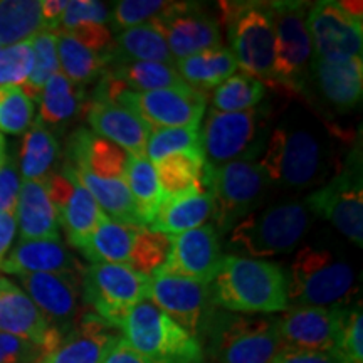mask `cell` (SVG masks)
<instances>
[{"label": "cell", "mask_w": 363, "mask_h": 363, "mask_svg": "<svg viewBox=\"0 0 363 363\" xmlns=\"http://www.w3.org/2000/svg\"><path fill=\"white\" fill-rule=\"evenodd\" d=\"M150 278L128 264H89L81 272V298L99 320L116 330L126 313L148 301Z\"/></svg>", "instance_id": "8fae6325"}, {"label": "cell", "mask_w": 363, "mask_h": 363, "mask_svg": "<svg viewBox=\"0 0 363 363\" xmlns=\"http://www.w3.org/2000/svg\"><path fill=\"white\" fill-rule=\"evenodd\" d=\"M116 330L128 347L148 363H202L201 340L182 328L152 301L131 308Z\"/></svg>", "instance_id": "277c9868"}, {"label": "cell", "mask_w": 363, "mask_h": 363, "mask_svg": "<svg viewBox=\"0 0 363 363\" xmlns=\"http://www.w3.org/2000/svg\"><path fill=\"white\" fill-rule=\"evenodd\" d=\"M0 333L29 340L39 345L45 355L62 342L24 289L7 278H0Z\"/></svg>", "instance_id": "ffe728a7"}, {"label": "cell", "mask_w": 363, "mask_h": 363, "mask_svg": "<svg viewBox=\"0 0 363 363\" xmlns=\"http://www.w3.org/2000/svg\"><path fill=\"white\" fill-rule=\"evenodd\" d=\"M34 120V101L21 86L0 88V131L11 135L24 133Z\"/></svg>", "instance_id": "ee69618b"}, {"label": "cell", "mask_w": 363, "mask_h": 363, "mask_svg": "<svg viewBox=\"0 0 363 363\" xmlns=\"http://www.w3.org/2000/svg\"><path fill=\"white\" fill-rule=\"evenodd\" d=\"M115 101L135 111L152 128H182L201 125L207 94L192 88L123 91Z\"/></svg>", "instance_id": "4fadbf2b"}, {"label": "cell", "mask_w": 363, "mask_h": 363, "mask_svg": "<svg viewBox=\"0 0 363 363\" xmlns=\"http://www.w3.org/2000/svg\"><path fill=\"white\" fill-rule=\"evenodd\" d=\"M155 170L165 199L207 190V162L203 155H195V153L172 155L155 163Z\"/></svg>", "instance_id": "836d02e7"}, {"label": "cell", "mask_w": 363, "mask_h": 363, "mask_svg": "<svg viewBox=\"0 0 363 363\" xmlns=\"http://www.w3.org/2000/svg\"><path fill=\"white\" fill-rule=\"evenodd\" d=\"M21 240H61L59 220L44 180H24L16 207Z\"/></svg>", "instance_id": "d4e9b609"}, {"label": "cell", "mask_w": 363, "mask_h": 363, "mask_svg": "<svg viewBox=\"0 0 363 363\" xmlns=\"http://www.w3.org/2000/svg\"><path fill=\"white\" fill-rule=\"evenodd\" d=\"M266 94V86L246 72H238L219 84L212 96L214 110L220 113H239L256 108Z\"/></svg>", "instance_id": "ab89813d"}, {"label": "cell", "mask_w": 363, "mask_h": 363, "mask_svg": "<svg viewBox=\"0 0 363 363\" xmlns=\"http://www.w3.org/2000/svg\"><path fill=\"white\" fill-rule=\"evenodd\" d=\"M34 49V69L30 72L29 79L21 86L22 91L33 101H38L40 91L44 84L57 74L59 71V59H57V45L56 34L51 30H40L30 39Z\"/></svg>", "instance_id": "7bdbcfd3"}, {"label": "cell", "mask_w": 363, "mask_h": 363, "mask_svg": "<svg viewBox=\"0 0 363 363\" xmlns=\"http://www.w3.org/2000/svg\"><path fill=\"white\" fill-rule=\"evenodd\" d=\"M169 6L170 2L163 0H121L113 4L111 24L118 30L147 24L157 19Z\"/></svg>", "instance_id": "bcb514c9"}, {"label": "cell", "mask_w": 363, "mask_h": 363, "mask_svg": "<svg viewBox=\"0 0 363 363\" xmlns=\"http://www.w3.org/2000/svg\"><path fill=\"white\" fill-rule=\"evenodd\" d=\"M88 123L94 135L123 148L131 157H145L152 126L116 101H91Z\"/></svg>", "instance_id": "44dd1931"}, {"label": "cell", "mask_w": 363, "mask_h": 363, "mask_svg": "<svg viewBox=\"0 0 363 363\" xmlns=\"http://www.w3.org/2000/svg\"><path fill=\"white\" fill-rule=\"evenodd\" d=\"M21 175L11 158L0 167V214H16L21 192Z\"/></svg>", "instance_id": "f907efd6"}, {"label": "cell", "mask_w": 363, "mask_h": 363, "mask_svg": "<svg viewBox=\"0 0 363 363\" xmlns=\"http://www.w3.org/2000/svg\"><path fill=\"white\" fill-rule=\"evenodd\" d=\"M175 69L185 84L207 94V91L217 88L238 69V62L233 52L224 45L202 51L194 56L175 62Z\"/></svg>", "instance_id": "f546056e"}, {"label": "cell", "mask_w": 363, "mask_h": 363, "mask_svg": "<svg viewBox=\"0 0 363 363\" xmlns=\"http://www.w3.org/2000/svg\"><path fill=\"white\" fill-rule=\"evenodd\" d=\"M61 33L69 34L72 39L78 40L79 44L93 49L96 52H110L113 49V35L106 26L103 24H83L72 27L69 30H61Z\"/></svg>", "instance_id": "816d5d0a"}, {"label": "cell", "mask_w": 363, "mask_h": 363, "mask_svg": "<svg viewBox=\"0 0 363 363\" xmlns=\"http://www.w3.org/2000/svg\"><path fill=\"white\" fill-rule=\"evenodd\" d=\"M276 34L274 88L303 94L311 72L313 45L306 27V2H271Z\"/></svg>", "instance_id": "9c48e42d"}, {"label": "cell", "mask_w": 363, "mask_h": 363, "mask_svg": "<svg viewBox=\"0 0 363 363\" xmlns=\"http://www.w3.org/2000/svg\"><path fill=\"white\" fill-rule=\"evenodd\" d=\"M222 254L219 233L212 224H203L197 229L174 235L172 254L165 271L175 272L202 284H211L219 272Z\"/></svg>", "instance_id": "d6986e66"}, {"label": "cell", "mask_w": 363, "mask_h": 363, "mask_svg": "<svg viewBox=\"0 0 363 363\" xmlns=\"http://www.w3.org/2000/svg\"><path fill=\"white\" fill-rule=\"evenodd\" d=\"M313 59L348 61L362 59L363 24L347 16L338 2H316L306 13Z\"/></svg>", "instance_id": "2e32d148"}, {"label": "cell", "mask_w": 363, "mask_h": 363, "mask_svg": "<svg viewBox=\"0 0 363 363\" xmlns=\"http://www.w3.org/2000/svg\"><path fill=\"white\" fill-rule=\"evenodd\" d=\"M148 301L199 340L216 308L211 296V284L197 283L165 269L150 276Z\"/></svg>", "instance_id": "7c38bea8"}, {"label": "cell", "mask_w": 363, "mask_h": 363, "mask_svg": "<svg viewBox=\"0 0 363 363\" xmlns=\"http://www.w3.org/2000/svg\"><path fill=\"white\" fill-rule=\"evenodd\" d=\"M311 74L318 91L338 110L355 108L362 99L363 62L362 59L348 61H321L313 59Z\"/></svg>", "instance_id": "484cf974"}, {"label": "cell", "mask_w": 363, "mask_h": 363, "mask_svg": "<svg viewBox=\"0 0 363 363\" xmlns=\"http://www.w3.org/2000/svg\"><path fill=\"white\" fill-rule=\"evenodd\" d=\"M310 212L301 202H286L244 217L230 230L229 244L252 259L291 252L310 229Z\"/></svg>", "instance_id": "52a82bcc"}, {"label": "cell", "mask_w": 363, "mask_h": 363, "mask_svg": "<svg viewBox=\"0 0 363 363\" xmlns=\"http://www.w3.org/2000/svg\"><path fill=\"white\" fill-rule=\"evenodd\" d=\"M214 306L244 315H271L289 308L288 279L281 266L264 259L224 256L211 283Z\"/></svg>", "instance_id": "6da1fadb"}, {"label": "cell", "mask_w": 363, "mask_h": 363, "mask_svg": "<svg viewBox=\"0 0 363 363\" xmlns=\"http://www.w3.org/2000/svg\"><path fill=\"white\" fill-rule=\"evenodd\" d=\"M59 155V145L52 131L40 123L27 130L21 148V174L24 180H44L52 174V165Z\"/></svg>", "instance_id": "f35d334b"}, {"label": "cell", "mask_w": 363, "mask_h": 363, "mask_svg": "<svg viewBox=\"0 0 363 363\" xmlns=\"http://www.w3.org/2000/svg\"><path fill=\"white\" fill-rule=\"evenodd\" d=\"M65 169L69 170L81 182V185L89 190V194L93 195L104 216L120 222V224L142 229L133 197H131L125 180L99 179V177L89 174V172L71 169L67 165H65Z\"/></svg>", "instance_id": "1f68e13d"}, {"label": "cell", "mask_w": 363, "mask_h": 363, "mask_svg": "<svg viewBox=\"0 0 363 363\" xmlns=\"http://www.w3.org/2000/svg\"><path fill=\"white\" fill-rule=\"evenodd\" d=\"M34 69L33 43H24L0 48V88L22 86Z\"/></svg>", "instance_id": "f6af8a7d"}, {"label": "cell", "mask_w": 363, "mask_h": 363, "mask_svg": "<svg viewBox=\"0 0 363 363\" xmlns=\"http://www.w3.org/2000/svg\"><path fill=\"white\" fill-rule=\"evenodd\" d=\"M269 185V177L259 162L235 160L220 167L207 163L206 189L214 199L212 219L219 235L230 233L235 224L252 214Z\"/></svg>", "instance_id": "ba28073f"}, {"label": "cell", "mask_w": 363, "mask_h": 363, "mask_svg": "<svg viewBox=\"0 0 363 363\" xmlns=\"http://www.w3.org/2000/svg\"><path fill=\"white\" fill-rule=\"evenodd\" d=\"M71 175L72 190L67 195V199L61 206L56 207L59 225L65 230L67 242L72 247L79 249L88 240V238L96 229L99 219H101V208L94 201L93 195L88 189L81 185V182L76 179L67 169H62Z\"/></svg>", "instance_id": "83f0119b"}, {"label": "cell", "mask_w": 363, "mask_h": 363, "mask_svg": "<svg viewBox=\"0 0 363 363\" xmlns=\"http://www.w3.org/2000/svg\"><path fill=\"white\" fill-rule=\"evenodd\" d=\"M138 227L120 224L101 214L96 229L78 251L91 264H128Z\"/></svg>", "instance_id": "f1b7e54d"}, {"label": "cell", "mask_w": 363, "mask_h": 363, "mask_svg": "<svg viewBox=\"0 0 363 363\" xmlns=\"http://www.w3.org/2000/svg\"><path fill=\"white\" fill-rule=\"evenodd\" d=\"M38 101V123L59 126L71 121L84 110L86 91L84 86L71 83L62 72H57L44 84Z\"/></svg>", "instance_id": "d6a6232c"}, {"label": "cell", "mask_w": 363, "mask_h": 363, "mask_svg": "<svg viewBox=\"0 0 363 363\" xmlns=\"http://www.w3.org/2000/svg\"><path fill=\"white\" fill-rule=\"evenodd\" d=\"M115 328L99 320L93 313L79 316L78 325L62 338L40 363H101L108 350L120 340Z\"/></svg>", "instance_id": "7402d4cb"}, {"label": "cell", "mask_w": 363, "mask_h": 363, "mask_svg": "<svg viewBox=\"0 0 363 363\" xmlns=\"http://www.w3.org/2000/svg\"><path fill=\"white\" fill-rule=\"evenodd\" d=\"M195 153L203 155L201 130L199 126H182V128H152L147 142L145 157L155 165L172 155Z\"/></svg>", "instance_id": "b9f144b4"}, {"label": "cell", "mask_w": 363, "mask_h": 363, "mask_svg": "<svg viewBox=\"0 0 363 363\" xmlns=\"http://www.w3.org/2000/svg\"><path fill=\"white\" fill-rule=\"evenodd\" d=\"M111 61L160 62V65L175 66V59L172 57L169 45L153 22L121 30L116 40H113Z\"/></svg>", "instance_id": "4dcf8cb0"}, {"label": "cell", "mask_w": 363, "mask_h": 363, "mask_svg": "<svg viewBox=\"0 0 363 363\" xmlns=\"http://www.w3.org/2000/svg\"><path fill=\"white\" fill-rule=\"evenodd\" d=\"M130 155L118 145L94 135L88 128H78L71 135L66 150V165L84 170L99 179H125Z\"/></svg>", "instance_id": "603a6c76"}, {"label": "cell", "mask_w": 363, "mask_h": 363, "mask_svg": "<svg viewBox=\"0 0 363 363\" xmlns=\"http://www.w3.org/2000/svg\"><path fill=\"white\" fill-rule=\"evenodd\" d=\"M214 214V199L208 190L165 199L148 229L167 235H179L206 224Z\"/></svg>", "instance_id": "4316f807"}, {"label": "cell", "mask_w": 363, "mask_h": 363, "mask_svg": "<svg viewBox=\"0 0 363 363\" xmlns=\"http://www.w3.org/2000/svg\"><path fill=\"white\" fill-rule=\"evenodd\" d=\"M44 30L39 0H2L0 2V45L7 48L33 39Z\"/></svg>", "instance_id": "74e56055"}, {"label": "cell", "mask_w": 363, "mask_h": 363, "mask_svg": "<svg viewBox=\"0 0 363 363\" xmlns=\"http://www.w3.org/2000/svg\"><path fill=\"white\" fill-rule=\"evenodd\" d=\"M27 296L62 338L79 321L81 272L17 276Z\"/></svg>", "instance_id": "ac0fdd59"}, {"label": "cell", "mask_w": 363, "mask_h": 363, "mask_svg": "<svg viewBox=\"0 0 363 363\" xmlns=\"http://www.w3.org/2000/svg\"><path fill=\"white\" fill-rule=\"evenodd\" d=\"M45 352L29 340L0 333V363H40Z\"/></svg>", "instance_id": "681fc988"}, {"label": "cell", "mask_w": 363, "mask_h": 363, "mask_svg": "<svg viewBox=\"0 0 363 363\" xmlns=\"http://www.w3.org/2000/svg\"><path fill=\"white\" fill-rule=\"evenodd\" d=\"M259 165L271 184L305 189L330 175V148L315 131L283 125L267 136Z\"/></svg>", "instance_id": "7a4b0ae2"}, {"label": "cell", "mask_w": 363, "mask_h": 363, "mask_svg": "<svg viewBox=\"0 0 363 363\" xmlns=\"http://www.w3.org/2000/svg\"><path fill=\"white\" fill-rule=\"evenodd\" d=\"M306 207L328 220L340 234L362 247L363 187L360 170H342L306 199Z\"/></svg>", "instance_id": "5bb4252c"}, {"label": "cell", "mask_w": 363, "mask_h": 363, "mask_svg": "<svg viewBox=\"0 0 363 363\" xmlns=\"http://www.w3.org/2000/svg\"><path fill=\"white\" fill-rule=\"evenodd\" d=\"M67 7V0H44L40 2V11H43L44 29L56 33L61 24L62 13Z\"/></svg>", "instance_id": "db71d44e"}, {"label": "cell", "mask_w": 363, "mask_h": 363, "mask_svg": "<svg viewBox=\"0 0 363 363\" xmlns=\"http://www.w3.org/2000/svg\"><path fill=\"white\" fill-rule=\"evenodd\" d=\"M104 74L118 81L126 91L187 89L175 66L160 62H116L111 61Z\"/></svg>", "instance_id": "e575fe53"}, {"label": "cell", "mask_w": 363, "mask_h": 363, "mask_svg": "<svg viewBox=\"0 0 363 363\" xmlns=\"http://www.w3.org/2000/svg\"><path fill=\"white\" fill-rule=\"evenodd\" d=\"M271 363H343L335 352L303 350V348L283 347Z\"/></svg>", "instance_id": "f5cc1de1"}, {"label": "cell", "mask_w": 363, "mask_h": 363, "mask_svg": "<svg viewBox=\"0 0 363 363\" xmlns=\"http://www.w3.org/2000/svg\"><path fill=\"white\" fill-rule=\"evenodd\" d=\"M56 45L59 71L66 76L71 83L84 86L91 81L101 78V74L111 62L110 52H96L88 49L86 45L79 44L72 39L69 34L57 30Z\"/></svg>", "instance_id": "d590c367"}, {"label": "cell", "mask_w": 363, "mask_h": 363, "mask_svg": "<svg viewBox=\"0 0 363 363\" xmlns=\"http://www.w3.org/2000/svg\"><path fill=\"white\" fill-rule=\"evenodd\" d=\"M172 244H174L172 235L142 227L135 235L128 266L138 274L150 278L167 266L172 254Z\"/></svg>", "instance_id": "60d3db41"}, {"label": "cell", "mask_w": 363, "mask_h": 363, "mask_svg": "<svg viewBox=\"0 0 363 363\" xmlns=\"http://www.w3.org/2000/svg\"><path fill=\"white\" fill-rule=\"evenodd\" d=\"M291 306L347 308L357 293L355 271L330 249H299L286 272Z\"/></svg>", "instance_id": "3957f363"}, {"label": "cell", "mask_w": 363, "mask_h": 363, "mask_svg": "<svg viewBox=\"0 0 363 363\" xmlns=\"http://www.w3.org/2000/svg\"><path fill=\"white\" fill-rule=\"evenodd\" d=\"M267 115L259 108L239 113H208L201 131L206 162L220 167L235 160H252L264 152L267 142Z\"/></svg>", "instance_id": "30bf717a"}, {"label": "cell", "mask_w": 363, "mask_h": 363, "mask_svg": "<svg viewBox=\"0 0 363 363\" xmlns=\"http://www.w3.org/2000/svg\"><path fill=\"white\" fill-rule=\"evenodd\" d=\"M7 160V153H6V140L4 136L0 135V167L4 165V162Z\"/></svg>", "instance_id": "680465c9"}, {"label": "cell", "mask_w": 363, "mask_h": 363, "mask_svg": "<svg viewBox=\"0 0 363 363\" xmlns=\"http://www.w3.org/2000/svg\"><path fill=\"white\" fill-rule=\"evenodd\" d=\"M338 6L342 7V11L350 16L352 19L362 22L363 16V4L362 2H348V0H343V2H338Z\"/></svg>", "instance_id": "6f0895ef"}, {"label": "cell", "mask_w": 363, "mask_h": 363, "mask_svg": "<svg viewBox=\"0 0 363 363\" xmlns=\"http://www.w3.org/2000/svg\"><path fill=\"white\" fill-rule=\"evenodd\" d=\"M16 214H0V266L11 251L12 240L16 238Z\"/></svg>", "instance_id": "9f6ffc18"}, {"label": "cell", "mask_w": 363, "mask_h": 363, "mask_svg": "<svg viewBox=\"0 0 363 363\" xmlns=\"http://www.w3.org/2000/svg\"><path fill=\"white\" fill-rule=\"evenodd\" d=\"M111 21V11L106 4L98 0H71L62 13L57 30H69L83 24H103ZM56 30V33H57Z\"/></svg>", "instance_id": "7dc6e473"}, {"label": "cell", "mask_w": 363, "mask_h": 363, "mask_svg": "<svg viewBox=\"0 0 363 363\" xmlns=\"http://www.w3.org/2000/svg\"><path fill=\"white\" fill-rule=\"evenodd\" d=\"M219 11L238 67L274 88L276 34L269 4L222 2Z\"/></svg>", "instance_id": "5b68a950"}, {"label": "cell", "mask_w": 363, "mask_h": 363, "mask_svg": "<svg viewBox=\"0 0 363 363\" xmlns=\"http://www.w3.org/2000/svg\"><path fill=\"white\" fill-rule=\"evenodd\" d=\"M101 363H148V362L143 360V358L140 357L133 348L128 347L125 340L120 337V340H118L110 350H108L106 355H104Z\"/></svg>", "instance_id": "11a10c76"}, {"label": "cell", "mask_w": 363, "mask_h": 363, "mask_svg": "<svg viewBox=\"0 0 363 363\" xmlns=\"http://www.w3.org/2000/svg\"><path fill=\"white\" fill-rule=\"evenodd\" d=\"M123 180L133 197L140 224L142 227H150L158 208L165 201V195L158 184L155 165L147 157L130 155Z\"/></svg>", "instance_id": "8d00e7d4"}, {"label": "cell", "mask_w": 363, "mask_h": 363, "mask_svg": "<svg viewBox=\"0 0 363 363\" xmlns=\"http://www.w3.org/2000/svg\"><path fill=\"white\" fill-rule=\"evenodd\" d=\"M202 335L208 338L211 355L219 363H271L283 348L278 318L214 310Z\"/></svg>", "instance_id": "8992f818"}, {"label": "cell", "mask_w": 363, "mask_h": 363, "mask_svg": "<svg viewBox=\"0 0 363 363\" xmlns=\"http://www.w3.org/2000/svg\"><path fill=\"white\" fill-rule=\"evenodd\" d=\"M350 308L291 306L278 318L283 347L337 352Z\"/></svg>", "instance_id": "e0dca14e"}, {"label": "cell", "mask_w": 363, "mask_h": 363, "mask_svg": "<svg viewBox=\"0 0 363 363\" xmlns=\"http://www.w3.org/2000/svg\"><path fill=\"white\" fill-rule=\"evenodd\" d=\"M152 22L160 29L175 62L222 45L219 22L197 4L170 2Z\"/></svg>", "instance_id": "9a60e30c"}, {"label": "cell", "mask_w": 363, "mask_h": 363, "mask_svg": "<svg viewBox=\"0 0 363 363\" xmlns=\"http://www.w3.org/2000/svg\"><path fill=\"white\" fill-rule=\"evenodd\" d=\"M0 271L13 276L59 274L83 272V266L61 240H19L4 259Z\"/></svg>", "instance_id": "cb8c5ba5"}, {"label": "cell", "mask_w": 363, "mask_h": 363, "mask_svg": "<svg viewBox=\"0 0 363 363\" xmlns=\"http://www.w3.org/2000/svg\"><path fill=\"white\" fill-rule=\"evenodd\" d=\"M337 355L343 363H363V315L360 306L350 308Z\"/></svg>", "instance_id": "c3c4849f"}]
</instances>
